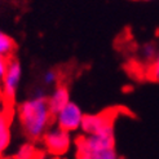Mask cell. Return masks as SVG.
I'll return each mask as SVG.
<instances>
[{"label":"cell","instance_id":"6da1fadb","mask_svg":"<svg viewBox=\"0 0 159 159\" xmlns=\"http://www.w3.org/2000/svg\"><path fill=\"white\" fill-rule=\"evenodd\" d=\"M20 124L23 133L30 140H39L48 131L52 114L48 106V97H30L18 105Z\"/></svg>","mask_w":159,"mask_h":159},{"label":"cell","instance_id":"7a4b0ae2","mask_svg":"<svg viewBox=\"0 0 159 159\" xmlns=\"http://www.w3.org/2000/svg\"><path fill=\"white\" fill-rule=\"evenodd\" d=\"M80 129L84 134H115L114 133V116L109 113L85 114Z\"/></svg>","mask_w":159,"mask_h":159},{"label":"cell","instance_id":"3957f363","mask_svg":"<svg viewBox=\"0 0 159 159\" xmlns=\"http://www.w3.org/2000/svg\"><path fill=\"white\" fill-rule=\"evenodd\" d=\"M113 148H115V134H84L76 140V152L91 155Z\"/></svg>","mask_w":159,"mask_h":159},{"label":"cell","instance_id":"277c9868","mask_svg":"<svg viewBox=\"0 0 159 159\" xmlns=\"http://www.w3.org/2000/svg\"><path fill=\"white\" fill-rule=\"evenodd\" d=\"M83 111L78 104L70 101L60 113L56 115V124L58 128L66 132H75L82 127L83 122Z\"/></svg>","mask_w":159,"mask_h":159},{"label":"cell","instance_id":"5b68a950","mask_svg":"<svg viewBox=\"0 0 159 159\" xmlns=\"http://www.w3.org/2000/svg\"><path fill=\"white\" fill-rule=\"evenodd\" d=\"M22 76V66L18 60H11L8 61V67L7 73L3 79V96L4 100L9 104H13L16 94H17V89L21 82Z\"/></svg>","mask_w":159,"mask_h":159},{"label":"cell","instance_id":"8992f818","mask_svg":"<svg viewBox=\"0 0 159 159\" xmlns=\"http://www.w3.org/2000/svg\"><path fill=\"white\" fill-rule=\"evenodd\" d=\"M44 145L48 149V152L54 155H63L69 152L71 145V136L70 132H66L61 128H54L47 131L43 136Z\"/></svg>","mask_w":159,"mask_h":159},{"label":"cell","instance_id":"52a82bcc","mask_svg":"<svg viewBox=\"0 0 159 159\" xmlns=\"http://www.w3.org/2000/svg\"><path fill=\"white\" fill-rule=\"evenodd\" d=\"M70 102V92L66 84H57L52 94L48 97V106L52 116H56Z\"/></svg>","mask_w":159,"mask_h":159},{"label":"cell","instance_id":"ba28073f","mask_svg":"<svg viewBox=\"0 0 159 159\" xmlns=\"http://www.w3.org/2000/svg\"><path fill=\"white\" fill-rule=\"evenodd\" d=\"M11 144V118L4 111H0V154Z\"/></svg>","mask_w":159,"mask_h":159},{"label":"cell","instance_id":"9c48e42d","mask_svg":"<svg viewBox=\"0 0 159 159\" xmlns=\"http://www.w3.org/2000/svg\"><path fill=\"white\" fill-rule=\"evenodd\" d=\"M16 51V43L13 38H11L7 33L0 30V56L8 57Z\"/></svg>","mask_w":159,"mask_h":159},{"label":"cell","instance_id":"30bf717a","mask_svg":"<svg viewBox=\"0 0 159 159\" xmlns=\"http://www.w3.org/2000/svg\"><path fill=\"white\" fill-rule=\"evenodd\" d=\"M157 54H158V48L155 47V44H153V43L145 44L144 47H142V49H141L142 58H144L145 61H148V62H152L153 63V61L157 57Z\"/></svg>","mask_w":159,"mask_h":159},{"label":"cell","instance_id":"8fae6325","mask_svg":"<svg viewBox=\"0 0 159 159\" xmlns=\"http://www.w3.org/2000/svg\"><path fill=\"white\" fill-rule=\"evenodd\" d=\"M35 154V148L31 144H25L20 148V150L16 154V159H33Z\"/></svg>","mask_w":159,"mask_h":159},{"label":"cell","instance_id":"7c38bea8","mask_svg":"<svg viewBox=\"0 0 159 159\" xmlns=\"http://www.w3.org/2000/svg\"><path fill=\"white\" fill-rule=\"evenodd\" d=\"M58 80V74L54 69H48L44 71L43 74V83L45 85H53Z\"/></svg>","mask_w":159,"mask_h":159},{"label":"cell","instance_id":"4fadbf2b","mask_svg":"<svg viewBox=\"0 0 159 159\" xmlns=\"http://www.w3.org/2000/svg\"><path fill=\"white\" fill-rule=\"evenodd\" d=\"M149 78L152 79L153 82L159 83V51L155 60L153 61L152 66H150V71H149Z\"/></svg>","mask_w":159,"mask_h":159},{"label":"cell","instance_id":"5bb4252c","mask_svg":"<svg viewBox=\"0 0 159 159\" xmlns=\"http://www.w3.org/2000/svg\"><path fill=\"white\" fill-rule=\"evenodd\" d=\"M93 157H94V159H119V157L115 152V148L102 150V152L96 153Z\"/></svg>","mask_w":159,"mask_h":159},{"label":"cell","instance_id":"9a60e30c","mask_svg":"<svg viewBox=\"0 0 159 159\" xmlns=\"http://www.w3.org/2000/svg\"><path fill=\"white\" fill-rule=\"evenodd\" d=\"M7 67H8L7 57H3V56H0V82H3L4 75H5V73H7Z\"/></svg>","mask_w":159,"mask_h":159},{"label":"cell","instance_id":"2e32d148","mask_svg":"<svg viewBox=\"0 0 159 159\" xmlns=\"http://www.w3.org/2000/svg\"><path fill=\"white\" fill-rule=\"evenodd\" d=\"M76 159H94V157L91 155V154H85V153L76 152Z\"/></svg>","mask_w":159,"mask_h":159},{"label":"cell","instance_id":"e0dca14e","mask_svg":"<svg viewBox=\"0 0 159 159\" xmlns=\"http://www.w3.org/2000/svg\"><path fill=\"white\" fill-rule=\"evenodd\" d=\"M119 159H125V158H119Z\"/></svg>","mask_w":159,"mask_h":159},{"label":"cell","instance_id":"ac0fdd59","mask_svg":"<svg viewBox=\"0 0 159 159\" xmlns=\"http://www.w3.org/2000/svg\"><path fill=\"white\" fill-rule=\"evenodd\" d=\"M2 2H3V0H0V3H2Z\"/></svg>","mask_w":159,"mask_h":159},{"label":"cell","instance_id":"d6986e66","mask_svg":"<svg viewBox=\"0 0 159 159\" xmlns=\"http://www.w3.org/2000/svg\"><path fill=\"white\" fill-rule=\"evenodd\" d=\"M146 2H149V0H146Z\"/></svg>","mask_w":159,"mask_h":159}]
</instances>
